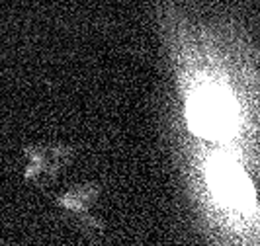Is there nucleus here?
<instances>
[{"label":"nucleus","instance_id":"f257e3e1","mask_svg":"<svg viewBox=\"0 0 260 246\" xmlns=\"http://www.w3.org/2000/svg\"><path fill=\"white\" fill-rule=\"evenodd\" d=\"M188 121L196 135L204 139H229L237 127V110L231 94L209 82L196 86L188 98Z\"/></svg>","mask_w":260,"mask_h":246},{"label":"nucleus","instance_id":"f03ea898","mask_svg":"<svg viewBox=\"0 0 260 246\" xmlns=\"http://www.w3.org/2000/svg\"><path fill=\"white\" fill-rule=\"evenodd\" d=\"M208 182L215 197L223 205L237 211H245L252 199V188L243 170L227 158H215L209 164Z\"/></svg>","mask_w":260,"mask_h":246}]
</instances>
